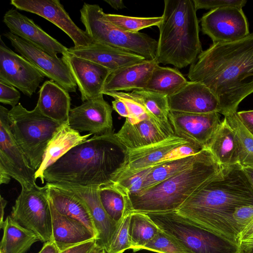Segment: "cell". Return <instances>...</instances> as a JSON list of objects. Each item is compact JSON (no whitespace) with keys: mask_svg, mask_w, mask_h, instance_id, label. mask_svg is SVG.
Listing matches in <instances>:
<instances>
[{"mask_svg":"<svg viewBox=\"0 0 253 253\" xmlns=\"http://www.w3.org/2000/svg\"><path fill=\"white\" fill-rule=\"evenodd\" d=\"M253 205V186L239 164L223 165L176 211L191 223L237 244L240 232L236 209Z\"/></svg>","mask_w":253,"mask_h":253,"instance_id":"cell-1","label":"cell"},{"mask_svg":"<svg viewBox=\"0 0 253 253\" xmlns=\"http://www.w3.org/2000/svg\"><path fill=\"white\" fill-rule=\"evenodd\" d=\"M187 75L215 94L219 113L237 112L240 103L253 92V33L235 41L212 43L191 65Z\"/></svg>","mask_w":253,"mask_h":253,"instance_id":"cell-2","label":"cell"},{"mask_svg":"<svg viewBox=\"0 0 253 253\" xmlns=\"http://www.w3.org/2000/svg\"><path fill=\"white\" fill-rule=\"evenodd\" d=\"M127 159V149L113 131L94 135L72 147L49 166L43 173V181L99 188L115 182Z\"/></svg>","mask_w":253,"mask_h":253,"instance_id":"cell-3","label":"cell"},{"mask_svg":"<svg viewBox=\"0 0 253 253\" xmlns=\"http://www.w3.org/2000/svg\"><path fill=\"white\" fill-rule=\"evenodd\" d=\"M193 0H165L156 59L182 69L202 52L199 22Z\"/></svg>","mask_w":253,"mask_h":253,"instance_id":"cell-4","label":"cell"},{"mask_svg":"<svg viewBox=\"0 0 253 253\" xmlns=\"http://www.w3.org/2000/svg\"><path fill=\"white\" fill-rule=\"evenodd\" d=\"M208 148L185 170L135 194L129 195L132 212L161 213L176 211L204 182L222 168Z\"/></svg>","mask_w":253,"mask_h":253,"instance_id":"cell-5","label":"cell"},{"mask_svg":"<svg viewBox=\"0 0 253 253\" xmlns=\"http://www.w3.org/2000/svg\"><path fill=\"white\" fill-rule=\"evenodd\" d=\"M8 118L15 139L36 171L49 142L63 124L44 115L36 106L29 111L20 103L9 111Z\"/></svg>","mask_w":253,"mask_h":253,"instance_id":"cell-6","label":"cell"},{"mask_svg":"<svg viewBox=\"0 0 253 253\" xmlns=\"http://www.w3.org/2000/svg\"><path fill=\"white\" fill-rule=\"evenodd\" d=\"M104 12L96 4L84 3L80 9L85 31L94 42L130 52L151 60L156 58L158 41L147 34L124 32L103 18Z\"/></svg>","mask_w":253,"mask_h":253,"instance_id":"cell-7","label":"cell"},{"mask_svg":"<svg viewBox=\"0 0 253 253\" xmlns=\"http://www.w3.org/2000/svg\"><path fill=\"white\" fill-rule=\"evenodd\" d=\"M147 214L161 230L191 253H241L238 244L191 223L176 211Z\"/></svg>","mask_w":253,"mask_h":253,"instance_id":"cell-8","label":"cell"},{"mask_svg":"<svg viewBox=\"0 0 253 253\" xmlns=\"http://www.w3.org/2000/svg\"><path fill=\"white\" fill-rule=\"evenodd\" d=\"M10 215L20 225L36 234L40 241L53 240L52 215L46 184L43 187L36 185L31 189H22Z\"/></svg>","mask_w":253,"mask_h":253,"instance_id":"cell-9","label":"cell"},{"mask_svg":"<svg viewBox=\"0 0 253 253\" xmlns=\"http://www.w3.org/2000/svg\"><path fill=\"white\" fill-rule=\"evenodd\" d=\"M204 149L195 143L173 135L149 146L127 150L126 164L116 179L168 160L196 154Z\"/></svg>","mask_w":253,"mask_h":253,"instance_id":"cell-10","label":"cell"},{"mask_svg":"<svg viewBox=\"0 0 253 253\" xmlns=\"http://www.w3.org/2000/svg\"><path fill=\"white\" fill-rule=\"evenodd\" d=\"M9 111L0 106V169L17 180L22 189H31L37 185L36 170L30 166L13 136L9 121Z\"/></svg>","mask_w":253,"mask_h":253,"instance_id":"cell-11","label":"cell"},{"mask_svg":"<svg viewBox=\"0 0 253 253\" xmlns=\"http://www.w3.org/2000/svg\"><path fill=\"white\" fill-rule=\"evenodd\" d=\"M15 51L40 69L44 76L68 92H75L77 85L67 65L61 58L54 57L28 41L10 32L3 34Z\"/></svg>","mask_w":253,"mask_h":253,"instance_id":"cell-12","label":"cell"},{"mask_svg":"<svg viewBox=\"0 0 253 253\" xmlns=\"http://www.w3.org/2000/svg\"><path fill=\"white\" fill-rule=\"evenodd\" d=\"M45 77L40 69L10 49L0 39V82L15 87L31 97Z\"/></svg>","mask_w":253,"mask_h":253,"instance_id":"cell-13","label":"cell"},{"mask_svg":"<svg viewBox=\"0 0 253 253\" xmlns=\"http://www.w3.org/2000/svg\"><path fill=\"white\" fill-rule=\"evenodd\" d=\"M202 31L213 43L228 42L249 33L247 18L242 8L225 7L211 10L201 19Z\"/></svg>","mask_w":253,"mask_h":253,"instance_id":"cell-14","label":"cell"},{"mask_svg":"<svg viewBox=\"0 0 253 253\" xmlns=\"http://www.w3.org/2000/svg\"><path fill=\"white\" fill-rule=\"evenodd\" d=\"M17 9L36 14L47 20L65 32L76 47L94 42L85 31L78 27L58 0H11Z\"/></svg>","mask_w":253,"mask_h":253,"instance_id":"cell-15","label":"cell"},{"mask_svg":"<svg viewBox=\"0 0 253 253\" xmlns=\"http://www.w3.org/2000/svg\"><path fill=\"white\" fill-rule=\"evenodd\" d=\"M169 119L175 135L205 148L221 123L216 112L194 114L169 111Z\"/></svg>","mask_w":253,"mask_h":253,"instance_id":"cell-16","label":"cell"},{"mask_svg":"<svg viewBox=\"0 0 253 253\" xmlns=\"http://www.w3.org/2000/svg\"><path fill=\"white\" fill-rule=\"evenodd\" d=\"M112 111V107L101 96L71 109L68 123L79 132L101 135L113 131Z\"/></svg>","mask_w":253,"mask_h":253,"instance_id":"cell-17","label":"cell"},{"mask_svg":"<svg viewBox=\"0 0 253 253\" xmlns=\"http://www.w3.org/2000/svg\"><path fill=\"white\" fill-rule=\"evenodd\" d=\"M46 184L72 194L85 204L90 212L97 232V246L104 249L107 253L120 223L112 220L106 212L99 199V188L72 187L55 183Z\"/></svg>","mask_w":253,"mask_h":253,"instance_id":"cell-18","label":"cell"},{"mask_svg":"<svg viewBox=\"0 0 253 253\" xmlns=\"http://www.w3.org/2000/svg\"><path fill=\"white\" fill-rule=\"evenodd\" d=\"M61 58L67 65L81 94L83 102L101 96L107 78L111 71L95 62L70 54Z\"/></svg>","mask_w":253,"mask_h":253,"instance_id":"cell-19","label":"cell"},{"mask_svg":"<svg viewBox=\"0 0 253 253\" xmlns=\"http://www.w3.org/2000/svg\"><path fill=\"white\" fill-rule=\"evenodd\" d=\"M169 111L204 114L219 113V101L215 94L204 84L188 81L178 92L168 96Z\"/></svg>","mask_w":253,"mask_h":253,"instance_id":"cell-20","label":"cell"},{"mask_svg":"<svg viewBox=\"0 0 253 253\" xmlns=\"http://www.w3.org/2000/svg\"><path fill=\"white\" fill-rule=\"evenodd\" d=\"M3 22L12 34L24 39L46 52L57 57L68 51V48L44 31L32 19L23 15L16 8L7 11Z\"/></svg>","mask_w":253,"mask_h":253,"instance_id":"cell-21","label":"cell"},{"mask_svg":"<svg viewBox=\"0 0 253 253\" xmlns=\"http://www.w3.org/2000/svg\"><path fill=\"white\" fill-rule=\"evenodd\" d=\"M68 52L72 55L95 62L111 72L146 60L136 54L94 42L84 46H72L68 48Z\"/></svg>","mask_w":253,"mask_h":253,"instance_id":"cell-22","label":"cell"},{"mask_svg":"<svg viewBox=\"0 0 253 253\" xmlns=\"http://www.w3.org/2000/svg\"><path fill=\"white\" fill-rule=\"evenodd\" d=\"M156 59L129 65L111 72L106 79L102 93L145 89L154 68Z\"/></svg>","mask_w":253,"mask_h":253,"instance_id":"cell-23","label":"cell"},{"mask_svg":"<svg viewBox=\"0 0 253 253\" xmlns=\"http://www.w3.org/2000/svg\"><path fill=\"white\" fill-rule=\"evenodd\" d=\"M49 203L52 215L53 241L60 251L96 239L95 235L84 224L60 213L50 200Z\"/></svg>","mask_w":253,"mask_h":253,"instance_id":"cell-24","label":"cell"},{"mask_svg":"<svg viewBox=\"0 0 253 253\" xmlns=\"http://www.w3.org/2000/svg\"><path fill=\"white\" fill-rule=\"evenodd\" d=\"M115 135L127 150L149 146L169 137L162 130L157 123L151 118L136 123H131L126 119L121 129Z\"/></svg>","mask_w":253,"mask_h":253,"instance_id":"cell-25","label":"cell"},{"mask_svg":"<svg viewBox=\"0 0 253 253\" xmlns=\"http://www.w3.org/2000/svg\"><path fill=\"white\" fill-rule=\"evenodd\" d=\"M36 107L45 116L62 124L68 123L71 98L68 91L52 80L45 81L39 90Z\"/></svg>","mask_w":253,"mask_h":253,"instance_id":"cell-26","label":"cell"},{"mask_svg":"<svg viewBox=\"0 0 253 253\" xmlns=\"http://www.w3.org/2000/svg\"><path fill=\"white\" fill-rule=\"evenodd\" d=\"M91 135L88 133L81 135L80 132L72 128L68 123L63 124L46 147L42 162L35 172L36 180L39 178L43 184L44 171L70 149L86 140Z\"/></svg>","mask_w":253,"mask_h":253,"instance_id":"cell-27","label":"cell"},{"mask_svg":"<svg viewBox=\"0 0 253 253\" xmlns=\"http://www.w3.org/2000/svg\"><path fill=\"white\" fill-rule=\"evenodd\" d=\"M46 185L48 187L49 199L57 211L84 224L95 235L96 239L97 232L85 204L76 196L62 189Z\"/></svg>","mask_w":253,"mask_h":253,"instance_id":"cell-28","label":"cell"},{"mask_svg":"<svg viewBox=\"0 0 253 253\" xmlns=\"http://www.w3.org/2000/svg\"><path fill=\"white\" fill-rule=\"evenodd\" d=\"M207 148L221 165L239 163L236 135L224 118Z\"/></svg>","mask_w":253,"mask_h":253,"instance_id":"cell-29","label":"cell"},{"mask_svg":"<svg viewBox=\"0 0 253 253\" xmlns=\"http://www.w3.org/2000/svg\"><path fill=\"white\" fill-rule=\"evenodd\" d=\"M3 235L0 244V253H25L40 241L38 236L6 216L2 226Z\"/></svg>","mask_w":253,"mask_h":253,"instance_id":"cell-30","label":"cell"},{"mask_svg":"<svg viewBox=\"0 0 253 253\" xmlns=\"http://www.w3.org/2000/svg\"><path fill=\"white\" fill-rule=\"evenodd\" d=\"M130 93L141 102L151 118L168 136L175 135L169 119L167 96L146 89H135Z\"/></svg>","mask_w":253,"mask_h":253,"instance_id":"cell-31","label":"cell"},{"mask_svg":"<svg viewBox=\"0 0 253 253\" xmlns=\"http://www.w3.org/2000/svg\"><path fill=\"white\" fill-rule=\"evenodd\" d=\"M98 193L102 206L114 221L120 223L126 215L132 212L129 195L119 185L113 183L100 187Z\"/></svg>","mask_w":253,"mask_h":253,"instance_id":"cell-32","label":"cell"},{"mask_svg":"<svg viewBox=\"0 0 253 253\" xmlns=\"http://www.w3.org/2000/svg\"><path fill=\"white\" fill-rule=\"evenodd\" d=\"M186 79L176 68L157 65L154 69L145 89L171 96L187 83Z\"/></svg>","mask_w":253,"mask_h":253,"instance_id":"cell-33","label":"cell"},{"mask_svg":"<svg viewBox=\"0 0 253 253\" xmlns=\"http://www.w3.org/2000/svg\"><path fill=\"white\" fill-rule=\"evenodd\" d=\"M204 150L195 155L168 160L156 165L145 179L139 192L189 168L201 157Z\"/></svg>","mask_w":253,"mask_h":253,"instance_id":"cell-34","label":"cell"},{"mask_svg":"<svg viewBox=\"0 0 253 253\" xmlns=\"http://www.w3.org/2000/svg\"><path fill=\"white\" fill-rule=\"evenodd\" d=\"M160 229L146 213H130L128 233L133 252L141 249L152 240Z\"/></svg>","mask_w":253,"mask_h":253,"instance_id":"cell-35","label":"cell"},{"mask_svg":"<svg viewBox=\"0 0 253 253\" xmlns=\"http://www.w3.org/2000/svg\"><path fill=\"white\" fill-rule=\"evenodd\" d=\"M224 118L236 135L239 164L243 168H253V136L243 125L237 112L226 115Z\"/></svg>","mask_w":253,"mask_h":253,"instance_id":"cell-36","label":"cell"},{"mask_svg":"<svg viewBox=\"0 0 253 253\" xmlns=\"http://www.w3.org/2000/svg\"><path fill=\"white\" fill-rule=\"evenodd\" d=\"M103 18L122 31L129 33H136L142 29L154 26L159 27L162 19L160 17H131L119 14L104 13Z\"/></svg>","mask_w":253,"mask_h":253,"instance_id":"cell-37","label":"cell"},{"mask_svg":"<svg viewBox=\"0 0 253 253\" xmlns=\"http://www.w3.org/2000/svg\"><path fill=\"white\" fill-rule=\"evenodd\" d=\"M142 250L158 253H191L177 239L161 229L152 240L141 249Z\"/></svg>","mask_w":253,"mask_h":253,"instance_id":"cell-38","label":"cell"},{"mask_svg":"<svg viewBox=\"0 0 253 253\" xmlns=\"http://www.w3.org/2000/svg\"><path fill=\"white\" fill-rule=\"evenodd\" d=\"M103 94L109 95L114 99H120L126 104L129 113V117L126 119L129 122L136 123L147 118L153 119L141 102L131 93L109 91L104 92Z\"/></svg>","mask_w":253,"mask_h":253,"instance_id":"cell-39","label":"cell"},{"mask_svg":"<svg viewBox=\"0 0 253 253\" xmlns=\"http://www.w3.org/2000/svg\"><path fill=\"white\" fill-rule=\"evenodd\" d=\"M130 213L126 215L121 222L107 253H123L127 250L131 249L132 244L128 233Z\"/></svg>","mask_w":253,"mask_h":253,"instance_id":"cell-40","label":"cell"},{"mask_svg":"<svg viewBox=\"0 0 253 253\" xmlns=\"http://www.w3.org/2000/svg\"><path fill=\"white\" fill-rule=\"evenodd\" d=\"M154 166L147 168L136 173L120 177L114 183L124 189L129 195L135 194L140 191L145 179Z\"/></svg>","mask_w":253,"mask_h":253,"instance_id":"cell-41","label":"cell"},{"mask_svg":"<svg viewBox=\"0 0 253 253\" xmlns=\"http://www.w3.org/2000/svg\"><path fill=\"white\" fill-rule=\"evenodd\" d=\"M196 9H214L225 7L242 8L246 5V0H193Z\"/></svg>","mask_w":253,"mask_h":253,"instance_id":"cell-42","label":"cell"},{"mask_svg":"<svg viewBox=\"0 0 253 253\" xmlns=\"http://www.w3.org/2000/svg\"><path fill=\"white\" fill-rule=\"evenodd\" d=\"M233 217L240 234L253 220V205L244 206L236 209Z\"/></svg>","mask_w":253,"mask_h":253,"instance_id":"cell-43","label":"cell"},{"mask_svg":"<svg viewBox=\"0 0 253 253\" xmlns=\"http://www.w3.org/2000/svg\"><path fill=\"white\" fill-rule=\"evenodd\" d=\"M0 102L14 107L21 97L20 92L14 86L0 82Z\"/></svg>","mask_w":253,"mask_h":253,"instance_id":"cell-44","label":"cell"},{"mask_svg":"<svg viewBox=\"0 0 253 253\" xmlns=\"http://www.w3.org/2000/svg\"><path fill=\"white\" fill-rule=\"evenodd\" d=\"M238 244L241 251L253 244V220L240 233Z\"/></svg>","mask_w":253,"mask_h":253,"instance_id":"cell-45","label":"cell"},{"mask_svg":"<svg viewBox=\"0 0 253 253\" xmlns=\"http://www.w3.org/2000/svg\"><path fill=\"white\" fill-rule=\"evenodd\" d=\"M96 239L73 246L60 253H92L97 247Z\"/></svg>","mask_w":253,"mask_h":253,"instance_id":"cell-46","label":"cell"},{"mask_svg":"<svg viewBox=\"0 0 253 253\" xmlns=\"http://www.w3.org/2000/svg\"><path fill=\"white\" fill-rule=\"evenodd\" d=\"M237 115L243 125L253 136V110L237 112Z\"/></svg>","mask_w":253,"mask_h":253,"instance_id":"cell-47","label":"cell"},{"mask_svg":"<svg viewBox=\"0 0 253 253\" xmlns=\"http://www.w3.org/2000/svg\"><path fill=\"white\" fill-rule=\"evenodd\" d=\"M112 108L120 116L126 118L129 117V113L126 104L121 100L115 99L112 102Z\"/></svg>","mask_w":253,"mask_h":253,"instance_id":"cell-48","label":"cell"},{"mask_svg":"<svg viewBox=\"0 0 253 253\" xmlns=\"http://www.w3.org/2000/svg\"><path fill=\"white\" fill-rule=\"evenodd\" d=\"M60 251L52 240L45 243L41 250L38 253H60Z\"/></svg>","mask_w":253,"mask_h":253,"instance_id":"cell-49","label":"cell"},{"mask_svg":"<svg viewBox=\"0 0 253 253\" xmlns=\"http://www.w3.org/2000/svg\"><path fill=\"white\" fill-rule=\"evenodd\" d=\"M104 1L116 9H122L125 7L123 1L122 0H105Z\"/></svg>","mask_w":253,"mask_h":253,"instance_id":"cell-50","label":"cell"},{"mask_svg":"<svg viewBox=\"0 0 253 253\" xmlns=\"http://www.w3.org/2000/svg\"><path fill=\"white\" fill-rule=\"evenodd\" d=\"M7 203V201L5 200L1 196H0V227L2 226L4 222V209Z\"/></svg>","mask_w":253,"mask_h":253,"instance_id":"cell-51","label":"cell"},{"mask_svg":"<svg viewBox=\"0 0 253 253\" xmlns=\"http://www.w3.org/2000/svg\"><path fill=\"white\" fill-rule=\"evenodd\" d=\"M11 176L6 172L2 169H0V183L8 184L10 181Z\"/></svg>","mask_w":253,"mask_h":253,"instance_id":"cell-52","label":"cell"},{"mask_svg":"<svg viewBox=\"0 0 253 253\" xmlns=\"http://www.w3.org/2000/svg\"><path fill=\"white\" fill-rule=\"evenodd\" d=\"M243 169L253 186V168L248 167L243 168Z\"/></svg>","mask_w":253,"mask_h":253,"instance_id":"cell-53","label":"cell"},{"mask_svg":"<svg viewBox=\"0 0 253 253\" xmlns=\"http://www.w3.org/2000/svg\"><path fill=\"white\" fill-rule=\"evenodd\" d=\"M241 253H253V244L242 250Z\"/></svg>","mask_w":253,"mask_h":253,"instance_id":"cell-54","label":"cell"},{"mask_svg":"<svg viewBox=\"0 0 253 253\" xmlns=\"http://www.w3.org/2000/svg\"><path fill=\"white\" fill-rule=\"evenodd\" d=\"M93 253H107V252L104 249L97 246Z\"/></svg>","mask_w":253,"mask_h":253,"instance_id":"cell-55","label":"cell"},{"mask_svg":"<svg viewBox=\"0 0 253 253\" xmlns=\"http://www.w3.org/2000/svg\"><path fill=\"white\" fill-rule=\"evenodd\" d=\"M94 250H95V249H94ZM93 252H92V253H93Z\"/></svg>","mask_w":253,"mask_h":253,"instance_id":"cell-56","label":"cell"}]
</instances>
